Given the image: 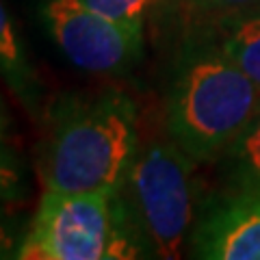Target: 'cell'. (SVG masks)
<instances>
[{
    "instance_id": "1",
    "label": "cell",
    "mask_w": 260,
    "mask_h": 260,
    "mask_svg": "<svg viewBox=\"0 0 260 260\" xmlns=\"http://www.w3.org/2000/svg\"><path fill=\"white\" fill-rule=\"evenodd\" d=\"M137 150V113L126 93H65L46 113L35 172L52 191H117Z\"/></svg>"
},
{
    "instance_id": "2",
    "label": "cell",
    "mask_w": 260,
    "mask_h": 260,
    "mask_svg": "<svg viewBox=\"0 0 260 260\" xmlns=\"http://www.w3.org/2000/svg\"><path fill=\"white\" fill-rule=\"evenodd\" d=\"M258 113L260 87L221 48L193 50L169 91V139L198 162H210L223 156Z\"/></svg>"
},
{
    "instance_id": "3",
    "label": "cell",
    "mask_w": 260,
    "mask_h": 260,
    "mask_svg": "<svg viewBox=\"0 0 260 260\" xmlns=\"http://www.w3.org/2000/svg\"><path fill=\"white\" fill-rule=\"evenodd\" d=\"M195 162L176 141L137 150L117 200L143 258L180 256L195 219Z\"/></svg>"
},
{
    "instance_id": "4",
    "label": "cell",
    "mask_w": 260,
    "mask_h": 260,
    "mask_svg": "<svg viewBox=\"0 0 260 260\" xmlns=\"http://www.w3.org/2000/svg\"><path fill=\"white\" fill-rule=\"evenodd\" d=\"M15 258L126 260L143 256L126 225L117 191L46 189Z\"/></svg>"
},
{
    "instance_id": "5",
    "label": "cell",
    "mask_w": 260,
    "mask_h": 260,
    "mask_svg": "<svg viewBox=\"0 0 260 260\" xmlns=\"http://www.w3.org/2000/svg\"><path fill=\"white\" fill-rule=\"evenodd\" d=\"M46 20L63 54L80 70L117 74L141 54V30L104 18L83 0H48Z\"/></svg>"
},
{
    "instance_id": "6",
    "label": "cell",
    "mask_w": 260,
    "mask_h": 260,
    "mask_svg": "<svg viewBox=\"0 0 260 260\" xmlns=\"http://www.w3.org/2000/svg\"><path fill=\"white\" fill-rule=\"evenodd\" d=\"M191 251L206 260H260V195L230 191L210 202L191 230Z\"/></svg>"
},
{
    "instance_id": "7",
    "label": "cell",
    "mask_w": 260,
    "mask_h": 260,
    "mask_svg": "<svg viewBox=\"0 0 260 260\" xmlns=\"http://www.w3.org/2000/svg\"><path fill=\"white\" fill-rule=\"evenodd\" d=\"M230 191L260 195V113L221 156Z\"/></svg>"
},
{
    "instance_id": "8",
    "label": "cell",
    "mask_w": 260,
    "mask_h": 260,
    "mask_svg": "<svg viewBox=\"0 0 260 260\" xmlns=\"http://www.w3.org/2000/svg\"><path fill=\"white\" fill-rule=\"evenodd\" d=\"M0 74L5 76L15 95L24 102V107H28L30 111L37 109L39 83L35 78V72H32L26 56L22 52L20 39L13 30L11 18L5 9L3 0H0Z\"/></svg>"
},
{
    "instance_id": "9",
    "label": "cell",
    "mask_w": 260,
    "mask_h": 260,
    "mask_svg": "<svg viewBox=\"0 0 260 260\" xmlns=\"http://www.w3.org/2000/svg\"><path fill=\"white\" fill-rule=\"evenodd\" d=\"M219 48L260 87V9L225 24Z\"/></svg>"
},
{
    "instance_id": "10",
    "label": "cell",
    "mask_w": 260,
    "mask_h": 260,
    "mask_svg": "<svg viewBox=\"0 0 260 260\" xmlns=\"http://www.w3.org/2000/svg\"><path fill=\"white\" fill-rule=\"evenodd\" d=\"M83 3L104 18L115 20L128 28L143 30V15L152 0H83Z\"/></svg>"
},
{
    "instance_id": "11",
    "label": "cell",
    "mask_w": 260,
    "mask_h": 260,
    "mask_svg": "<svg viewBox=\"0 0 260 260\" xmlns=\"http://www.w3.org/2000/svg\"><path fill=\"white\" fill-rule=\"evenodd\" d=\"M191 5L198 15L219 22V26L260 9V0H191Z\"/></svg>"
},
{
    "instance_id": "12",
    "label": "cell",
    "mask_w": 260,
    "mask_h": 260,
    "mask_svg": "<svg viewBox=\"0 0 260 260\" xmlns=\"http://www.w3.org/2000/svg\"><path fill=\"white\" fill-rule=\"evenodd\" d=\"M18 156L0 143V202H15L26 195Z\"/></svg>"
},
{
    "instance_id": "13",
    "label": "cell",
    "mask_w": 260,
    "mask_h": 260,
    "mask_svg": "<svg viewBox=\"0 0 260 260\" xmlns=\"http://www.w3.org/2000/svg\"><path fill=\"white\" fill-rule=\"evenodd\" d=\"M3 215V213H0ZM15 241H13V234L7 230V225L3 223V219H0V258H15Z\"/></svg>"
},
{
    "instance_id": "14",
    "label": "cell",
    "mask_w": 260,
    "mask_h": 260,
    "mask_svg": "<svg viewBox=\"0 0 260 260\" xmlns=\"http://www.w3.org/2000/svg\"><path fill=\"white\" fill-rule=\"evenodd\" d=\"M7 117H5V113H3V109H0V139H5L7 137Z\"/></svg>"
},
{
    "instance_id": "15",
    "label": "cell",
    "mask_w": 260,
    "mask_h": 260,
    "mask_svg": "<svg viewBox=\"0 0 260 260\" xmlns=\"http://www.w3.org/2000/svg\"><path fill=\"white\" fill-rule=\"evenodd\" d=\"M0 213H3V208H0Z\"/></svg>"
}]
</instances>
